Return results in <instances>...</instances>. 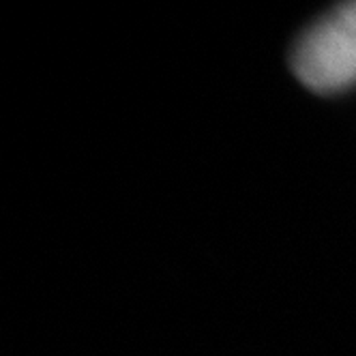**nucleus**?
<instances>
[{
  "mask_svg": "<svg viewBox=\"0 0 356 356\" xmlns=\"http://www.w3.org/2000/svg\"><path fill=\"white\" fill-rule=\"evenodd\" d=\"M292 69L316 92H337L356 84V3L330 11L298 39Z\"/></svg>",
  "mask_w": 356,
  "mask_h": 356,
  "instance_id": "1",
  "label": "nucleus"
}]
</instances>
